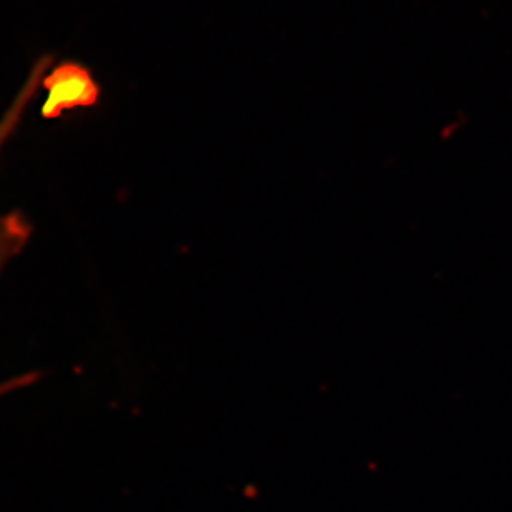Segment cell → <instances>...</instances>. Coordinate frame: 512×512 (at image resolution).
<instances>
[{"label":"cell","mask_w":512,"mask_h":512,"mask_svg":"<svg viewBox=\"0 0 512 512\" xmlns=\"http://www.w3.org/2000/svg\"><path fill=\"white\" fill-rule=\"evenodd\" d=\"M24 105L25 97H22L15 105V109L7 114L4 122L0 124V150L7 142L10 132L14 130V125L17 124ZM30 235H32V228H30L29 220L22 213L10 212L0 215V273L5 270V266L9 265L10 261L24 252Z\"/></svg>","instance_id":"cell-2"},{"label":"cell","mask_w":512,"mask_h":512,"mask_svg":"<svg viewBox=\"0 0 512 512\" xmlns=\"http://www.w3.org/2000/svg\"><path fill=\"white\" fill-rule=\"evenodd\" d=\"M32 383L34 381H32V376L29 375L15 376V378H10V380L0 381V399Z\"/></svg>","instance_id":"cell-3"},{"label":"cell","mask_w":512,"mask_h":512,"mask_svg":"<svg viewBox=\"0 0 512 512\" xmlns=\"http://www.w3.org/2000/svg\"><path fill=\"white\" fill-rule=\"evenodd\" d=\"M47 100L44 115L57 117L67 110L89 107L97 102L99 90L87 70L79 65L65 64L45 79Z\"/></svg>","instance_id":"cell-1"}]
</instances>
